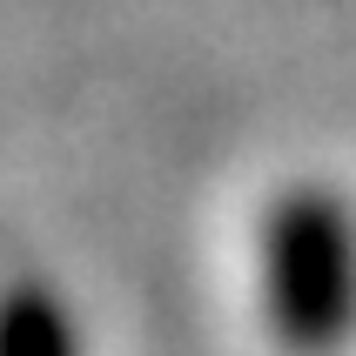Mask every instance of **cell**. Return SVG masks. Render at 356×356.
Returning a JSON list of instances; mask_svg holds the SVG:
<instances>
[{"label":"cell","mask_w":356,"mask_h":356,"mask_svg":"<svg viewBox=\"0 0 356 356\" xmlns=\"http://www.w3.org/2000/svg\"><path fill=\"white\" fill-rule=\"evenodd\" d=\"M256 316L289 356L356 343V202L330 181H282L256 216Z\"/></svg>","instance_id":"obj_1"},{"label":"cell","mask_w":356,"mask_h":356,"mask_svg":"<svg viewBox=\"0 0 356 356\" xmlns=\"http://www.w3.org/2000/svg\"><path fill=\"white\" fill-rule=\"evenodd\" d=\"M0 356H81L74 316L47 289H14L0 302Z\"/></svg>","instance_id":"obj_2"}]
</instances>
